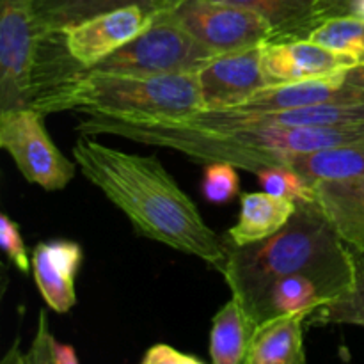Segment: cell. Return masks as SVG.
<instances>
[{
    "mask_svg": "<svg viewBox=\"0 0 364 364\" xmlns=\"http://www.w3.org/2000/svg\"><path fill=\"white\" fill-rule=\"evenodd\" d=\"M71 155L82 174L128 217L139 235L196 256L219 272L224 269V242L156 156L121 151L89 135L75 142Z\"/></svg>",
    "mask_w": 364,
    "mask_h": 364,
    "instance_id": "1",
    "label": "cell"
},
{
    "mask_svg": "<svg viewBox=\"0 0 364 364\" xmlns=\"http://www.w3.org/2000/svg\"><path fill=\"white\" fill-rule=\"evenodd\" d=\"M178 2L180 0H34V11L43 32L53 34L123 7L141 6L149 13L160 14L173 9Z\"/></svg>",
    "mask_w": 364,
    "mask_h": 364,
    "instance_id": "17",
    "label": "cell"
},
{
    "mask_svg": "<svg viewBox=\"0 0 364 364\" xmlns=\"http://www.w3.org/2000/svg\"><path fill=\"white\" fill-rule=\"evenodd\" d=\"M141 364H203L196 358L181 354L169 345H155L146 352Z\"/></svg>",
    "mask_w": 364,
    "mask_h": 364,
    "instance_id": "28",
    "label": "cell"
},
{
    "mask_svg": "<svg viewBox=\"0 0 364 364\" xmlns=\"http://www.w3.org/2000/svg\"><path fill=\"white\" fill-rule=\"evenodd\" d=\"M350 73V71H348ZM348 73L315 80L290 82V84L267 85L252 95L242 105L233 109L244 110H287L323 103L359 102L364 100V89L348 78Z\"/></svg>",
    "mask_w": 364,
    "mask_h": 364,
    "instance_id": "14",
    "label": "cell"
},
{
    "mask_svg": "<svg viewBox=\"0 0 364 364\" xmlns=\"http://www.w3.org/2000/svg\"><path fill=\"white\" fill-rule=\"evenodd\" d=\"M263 46L224 53L199 71L203 112L233 109L269 85L262 66Z\"/></svg>",
    "mask_w": 364,
    "mask_h": 364,
    "instance_id": "10",
    "label": "cell"
},
{
    "mask_svg": "<svg viewBox=\"0 0 364 364\" xmlns=\"http://www.w3.org/2000/svg\"><path fill=\"white\" fill-rule=\"evenodd\" d=\"M316 203L341 240L364 244V178L348 181H315Z\"/></svg>",
    "mask_w": 364,
    "mask_h": 364,
    "instance_id": "18",
    "label": "cell"
},
{
    "mask_svg": "<svg viewBox=\"0 0 364 364\" xmlns=\"http://www.w3.org/2000/svg\"><path fill=\"white\" fill-rule=\"evenodd\" d=\"M45 38L34 0H0V110L32 109Z\"/></svg>",
    "mask_w": 364,
    "mask_h": 364,
    "instance_id": "6",
    "label": "cell"
},
{
    "mask_svg": "<svg viewBox=\"0 0 364 364\" xmlns=\"http://www.w3.org/2000/svg\"><path fill=\"white\" fill-rule=\"evenodd\" d=\"M53 364H80L78 363L77 352L71 345L59 343L53 340Z\"/></svg>",
    "mask_w": 364,
    "mask_h": 364,
    "instance_id": "30",
    "label": "cell"
},
{
    "mask_svg": "<svg viewBox=\"0 0 364 364\" xmlns=\"http://www.w3.org/2000/svg\"><path fill=\"white\" fill-rule=\"evenodd\" d=\"M240 191V178L237 167L228 162L206 164L203 174V194L206 201L224 205L233 201Z\"/></svg>",
    "mask_w": 364,
    "mask_h": 364,
    "instance_id": "25",
    "label": "cell"
},
{
    "mask_svg": "<svg viewBox=\"0 0 364 364\" xmlns=\"http://www.w3.org/2000/svg\"><path fill=\"white\" fill-rule=\"evenodd\" d=\"M155 18L156 14L141 6L98 14L64 28L60 32L64 48L78 66L91 70L144 32Z\"/></svg>",
    "mask_w": 364,
    "mask_h": 364,
    "instance_id": "9",
    "label": "cell"
},
{
    "mask_svg": "<svg viewBox=\"0 0 364 364\" xmlns=\"http://www.w3.org/2000/svg\"><path fill=\"white\" fill-rule=\"evenodd\" d=\"M311 41L347 57L355 68L364 66V20L358 16H336L322 21L309 34Z\"/></svg>",
    "mask_w": 364,
    "mask_h": 364,
    "instance_id": "23",
    "label": "cell"
},
{
    "mask_svg": "<svg viewBox=\"0 0 364 364\" xmlns=\"http://www.w3.org/2000/svg\"><path fill=\"white\" fill-rule=\"evenodd\" d=\"M226 263L220 270L231 295L247 313L270 284L295 274L323 277L343 288L352 287L347 244L318 203H297L290 223L267 240L237 247L226 238Z\"/></svg>",
    "mask_w": 364,
    "mask_h": 364,
    "instance_id": "3",
    "label": "cell"
},
{
    "mask_svg": "<svg viewBox=\"0 0 364 364\" xmlns=\"http://www.w3.org/2000/svg\"><path fill=\"white\" fill-rule=\"evenodd\" d=\"M256 11L274 31V41L308 39L323 21V0H220Z\"/></svg>",
    "mask_w": 364,
    "mask_h": 364,
    "instance_id": "19",
    "label": "cell"
},
{
    "mask_svg": "<svg viewBox=\"0 0 364 364\" xmlns=\"http://www.w3.org/2000/svg\"><path fill=\"white\" fill-rule=\"evenodd\" d=\"M352 263V287L336 301L316 309L309 320L313 323H348L364 327V244H347Z\"/></svg>",
    "mask_w": 364,
    "mask_h": 364,
    "instance_id": "22",
    "label": "cell"
},
{
    "mask_svg": "<svg viewBox=\"0 0 364 364\" xmlns=\"http://www.w3.org/2000/svg\"><path fill=\"white\" fill-rule=\"evenodd\" d=\"M32 109L41 114L188 117L203 112L198 73L135 75L85 70L68 59L41 85Z\"/></svg>",
    "mask_w": 364,
    "mask_h": 364,
    "instance_id": "4",
    "label": "cell"
},
{
    "mask_svg": "<svg viewBox=\"0 0 364 364\" xmlns=\"http://www.w3.org/2000/svg\"><path fill=\"white\" fill-rule=\"evenodd\" d=\"M43 116L36 109L0 110V146L28 183L60 191L73 180L78 166L53 144Z\"/></svg>",
    "mask_w": 364,
    "mask_h": 364,
    "instance_id": "7",
    "label": "cell"
},
{
    "mask_svg": "<svg viewBox=\"0 0 364 364\" xmlns=\"http://www.w3.org/2000/svg\"><path fill=\"white\" fill-rule=\"evenodd\" d=\"M77 130L84 135H116L169 148L201 164L228 162L256 174L265 167H288L291 156L364 142V123L340 127L205 128L183 117L85 114Z\"/></svg>",
    "mask_w": 364,
    "mask_h": 364,
    "instance_id": "2",
    "label": "cell"
},
{
    "mask_svg": "<svg viewBox=\"0 0 364 364\" xmlns=\"http://www.w3.org/2000/svg\"><path fill=\"white\" fill-rule=\"evenodd\" d=\"M262 66L269 85L336 77L355 70L350 59L311 39L267 43L263 46Z\"/></svg>",
    "mask_w": 364,
    "mask_h": 364,
    "instance_id": "11",
    "label": "cell"
},
{
    "mask_svg": "<svg viewBox=\"0 0 364 364\" xmlns=\"http://www.w3.org/2000/svg\"><path fill=\"white\" fill-rule=\"evenodd\" d=\"M219 53L210 50L167 13L91 70L135 75L199 73Z\"/></svg>",
    "mask_w": 364,
    "mask_h": 364,
    "instance_id": "5",
    "label": "cell"
},
{
    "mask_svg": "<svg viewBox=\"0 0 364 364\" xmlns=\"http://www.w3.org/2000/svg\"><path fill=\"white\" fill-rule=\"evenodd\" d=\"M53 340L55 338L50 333L46 311H39L38 329L31 348L23 354V364H53Z\"/></svg>",
    "mask_w": 364,
    "mask_h": 364,
    "instance_id": "27",
    "label": "cell"
},
{
    "mask_svg": "<svg viewBox=\"0 0 364 364\" xmlns=\"http://www.w3.org/2000/svg\"><path fill=\"white\" fill-rule=\"evenodd\" d=\"M199 43L219 55L274 41L269 21L256 11L220 0H180L164 11Z\"/></svg>",
    "mask_w": 364,
    "mask_h": 364,
    "instance_id": "8",
    "label": "cell"
},
{
    "mask_svg": "<svg viewBox=\"0 0 364 364\" xmlns=\"http://www.w3.org/2000/svg\"><path fill=\"white\" fill-rule=\"evenodd\" d=\"M256 178L263 191L279 198L291 199L295 203H315V183L299 174L291 167L274 166L258 171Z\"/></svg>",
    "mask_w": 364,
    "mask_h": 364,
    "instance_id": "24",
    "label": "cell"
},
{
    "mask_svg": "<svg viewBox=\"0 0 364 364\" xmlns=\"http://www.w3.org/2000/svg\"><path fill=\"white\" fill-rule=\"evenodd\" d=\"M348 78H350V80L354 82V84L361 85V87L364 89V66L352 70L350 73H348Z\"/></svg>",
    "mask_w": 364,
    "mask_h": 364,
    "instance_id": "32",
    "label": "cell"
},
{
    "mask_svg": "<svg viewBox=\"0 0 364 364\" xmlns=\"http://www.w3.org/2000/svg\"><path fill=\"white\" fill-rule=\"evenodd\" d=\"M251 323L235 297L219 309L210 331V358L213 364H242L251 340Z\"/></svg>",
    "mask_w": 364,
    "mask_h": 364,
    "instance_id": "21",
    "label": "cell"
},
{
    "mask_svg": "<svg viewBox=\"0 0 364 364\" xmlns=\"http://www.w3.org/2000/svg\"><path fill=\"white\" fill-rule=\"evenodd\" d=\"M343 294V288L323 277L295 274L270 284L263 297L245 315L251 323V329L255 331L256 327L281 316L297 315V313H308L311 316L316 309L336 301Z\"/></svg>",
    "mask_w": 364,
    "mask_h": 364,
    "instance_id": "12",
    "label": "cell"
},
{
    "mask_svg": "<svg viewBox=\"0 0 364 364\" xmlns=\"http://www.w3.org/2000/svg\"><path fill=\"white\" fill-rule=\"evenodd\" d=\"M288 167L309 181H348L364 178V142L291 156Z\"/></svg>",
    "mask_w": 364,
    "mask_h": 364,
    "instance_id": "20",
    "label": "cell"
},
{
    "mask_svg": "<svg viewBox=\"0 0 364 364\" xmlns=\"http://www.w3.org/2000/svg\"><path fill=\"white\" fill-rule=\"evenodd\" d=\"M0 364H23V354L20 352V343H18V340L11 345V348L7 350V354L4 355L2 363Z\"/></svg>",
    "mask_w": 364,
    "mask_h": 364,
    "instance_id": "31",
    "label": "cell"
},
{
    "mask_svg": "<svg viewBox=\"0 0 364 364\" xmlns=\"http://www.w3.org/2000/svg\"><path fill=\"white\" fill-rule=\"evenodd\" d=\"M352 0H323V21L336 16L350 14Z\"/></svg>",
    "mask_w": 364,
    "mask_h": 364,
    "instance_id": "29",
    "label": "cell"
},
{
    "mask_svg": "<svg viewBox=\"0 0 364 364\" xmlns=\"http://www.w3.org/2000/svg\"><path fill=\"white\" fill-rule=\"evenodd\" d=\"M32 274L43 301L55 313H68L77 304L75 279L84 259L73 240L39 242L32 251Z\"/></svg>",
    "mask_w": 364,
    "mask_h": 364,
    "instance_id": "13",
    "label": "cell"
},
{
    "mask_svg": "<svg viewBox=\"0 0 364 364\" xmlns=\"http://www.w3.org/2000/svg\"><path fill=\"white\" fill-rule=\"evenodd\" d=\"M0 245H2L9 262L21 274H28V270H32V259H28V252L23 238H21L20 228L6 213L0 215Z\"/></svg>",
    "mask_w": 364,
    "mask_h": 364,
    "instance_id": "26",
    "label": "cell"
},
{
    "mask_svg": "<svg viewBox=\"0 0 364 364\" xmlns=\"http://www.w3.org/2000/svg\"><path fill=\"white\" fill-rule=\"evenodd\" d=\"M297 210V203L269 192H249L240 198V215L228 231V240L237 247L258 244L279 233Z\"/></svg>",
    "mask_w": 364,
    "mask_h": 364,
    "instance_id": "15",
    "label": "cell"
},
{
    "mask_svg": "<svg viewBox=\"0 0 364 364\" xmlns=\"http://www.w3.org/2000/svg\"><path fill=\"white\" fill-rule=\"evenodd\" d=\"M350 16H358L364 20V0H352Z\"/></svg>",
    "mask_w": 364,
    "mask_h": 364,
    "instance_id": "33",
    "label": "cell"
},
{
    "mask_svg": "<svg viewBox=\"0 0 364 364\" xmlns=\"http://www.w3.org/2000/svg\"><path fill=\"white\" fill-rule=\"evenodd\" d=\"M308 318L297 313L256 327L242 364H306L302 326Z\"/></svg>",
    "mask_w": 364,
    "mask_h": 364,
    "instance_id": "16",
    "label": "cell"
}]
</instances>
